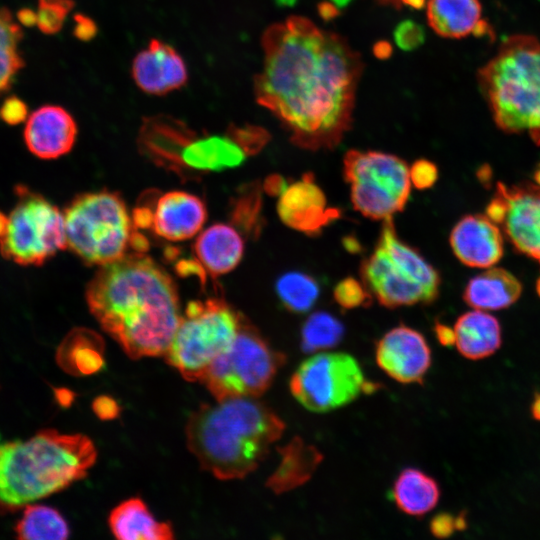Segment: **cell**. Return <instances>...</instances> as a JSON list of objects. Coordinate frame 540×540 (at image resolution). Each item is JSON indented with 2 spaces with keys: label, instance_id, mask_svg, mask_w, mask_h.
<instances>
[{
  "label": "cell",
  "instance_id": "cell-23",
  "mask_svg": "<svg viewBox=\"0 0 540 540\" xmlns=\"http://www.w3.org/2000/svg\"><path fill=\"white\" fill-rule=\"evenodd\" d=\"M278 451L280 462L266 482V486L276 494L308 482L323 460L322 453L300 437L293 438Z\"/></svg>",
  "mask_w": 540,
  "mask_h": 540
},
{
  "label": "cell",
  "instance_id": "cell-19",
  "mask_svg": "<svg viewBox=\"0 0 540 540\" xmlns=\"http://www.w3.org/2000/svg\"><path fill=\"white\" fill-rule=\"evenodd\" d=\"M449 242L454 255L468 267H492L504 254L503 234L486 214L463 216L452 228Z\"/></svg>",
  "mask_w": 540,
  "mask_h": 540
},
{
  "label": "cell",
  "instance_id": "cell-21",
  "mask_svg": "<svg viewBox=\"0 0 540 540\" xmlns=\"http://www.w3.org/2000/svg\"><path fill=\"white\" fill-rule=\"evenodd\" d=\"M427 20L431 29L444 38L474 35L494 39L495 36L482 16L479 0H428Z\"/></svg>",
  "mask_w": 540,
  "mask_h": 540
},
{
  "label": "cell",
  "instance_id": "cell-44",
  "mask_svg": "<svg viewBox=\"0 0 540 540\" xmlns=\"http://www.w3.org/2000/svg\"><path fill=\"white\" fill-rule=\"evenodd\" d=\"M435 333L442 345L450 346L454 343V331L452 328L442 323H437L435 325Z\"/></svg>",
  "mask_w": 540,
  "mask_h": 540
},
{
  "label": "cell",
  "instance_id": "cell-20",
  "mask_svg": "<svg viewBox=\"0 0 540 540\" xmlns=\"http://www.w3.org/2000/svg\"><path fill=\"white\" fill-rule=\"evenodd\" d=\"M73 116L58 105H44L32 112L24 128L29 151L41 159H56L73 148L77 138Z\"/></svg>",
  "mask_w": 540,
  "mask_h": 540
},
{
  "label": "cell",
  "instance_id": "cell-25",
  "mask_svg": "<svg viewBox=\"0 0 540 540\" xmlns=\"http://www.w3.org/2000/svg\"><path fill=\"white\" fill-rule=\"evenodd\" d=\"M453 331L457 350L471 360L486 358L501 346L500 323L484 310L475 309L460 315Z\"/></svg>",
  "mask_w": 540,
  "mask_h": 540
},
{
  "label": "cell",
  "instance_id": "cell-8",
  "mask_svg": "<svg viewBox=\"0 0 540 540\" xmlns=\"http://www.w3.org/2000/svg\"><path fill=\"white\" fill-rule=\"evenodd\" d=\"M364 285L387 308L429 304L439 295L438 271L397 235L392 218L383 220L374 251L361 264Z\"/></svg>",
  "mask_w": 540,
  "mask_h": 540
},
{
  "label": "cell",
  "instance_id": "cell-31",
  "mask_svg": "<svg viewBox=\"0 0 540 540\" xmlns=\"http://www.w3.org/2000/svg\"><path fill=\"white\" fill-rule=\"evenodd\" d=\"M276 292L286 309L295 313H304L316 303L320 288L312 276L291 271L278 278Z\"/></svg>",
  "mask_w": 540,
  "mask_h": 540
},
{
  "label": "cell",
  "instance_id": "cell-17",
  "mask_svg": "<svg viewBox=\"0 0 540 540\" xmlns=\"http://www.w3.org/2000/svg\"><path fill=\"white\" fill-rule=\"evenodd\" d=\"M149 210V229L155 235L173 242L193 238L207 219L204 201L192 193L174 190L157 198Z\"/></svg>",
  "mask_w": 540,
  "mask_h": 540
},
{
  "label": "cell",
  "instance_id": "cell-16",
  "mask_svg": "<svg viewBox=\"0 0 540 540\" xmlns=\"http://www.w3.org/2000/svg\"><path fill=\"white\" fill-rule=\"evenodd\" d=\"M277 212L282 222L309 236H316L341 213L329 207L326 196L311 173L287 186L279 196Z\"/></svg>",
  "mask_w": 540,
  "mask_h": 540
},
{
  "label": "cell",
  "instance_id": "cell-53",
  "mask_svg": "<svg viewBox=\"0 0 540 540\" xmlns=\"http://www.w3.org/2000/svg\"><path fill=\"white\" fill-rule=\"evenodd\" d=\"M534 177H535V180H536V184L540 185V165L538 166Z\"/></svg>",
  "mask_w": 540,
  "mask_h": 540
},
{
  "label": "cell",
  "instance_id": "cell-37",
  "mask_svg": "<svg viewBox=\"0 0 540 540\" xmlns=\"http://www.w3.org/2000/svg\"><path fill=\"white\" fill-rule=\"evenodd\" d=\"M393 36L401 50L412 51L424 43L425 31L419 23L407 19L397 24Z\"/></svg>",
  "mask_w": 540,
  "mask_h": 540
},
{
  "label": "cell",
  "instance_id": "cell-22",
  "mask_svg": "<svg viewBox=\"0 0 540 540\" xmlns=\"http://www.w3.org/2000/svg\"><path fill=\"white\" fill-rule=\"evenodd\" d=\"M193 252L204 275L217 277L238 266L244 254V241L231 225L216 223L198 234Z\"/></svg>",
  "mask_w": 540,
  "mask_h": 540
},
{
  "label": "cell",
  "instance_id": "cell-38",
  "mask_svg": "<svg viewBox=\"0 0 540 540\" xmlns=\"http://www.w3.org/2000/svg\"><path fill=\"white\" fill-rule=\"evenodd\" d=\"M409 172L412 184L421 190L432 187L438 179L436 164L426 159L415 161Z\"/></svg>",
  "mask_w": 540,
  "mask_h": 540
},
{
  "label": "cell",
  "instance_id": "cell-36",
  "mask_svg": "<svg viewBox=\"0 0 540 540\" xmlns=\"http://www.w3.org/2000/svg\"><path fill=\"white\" fill-rule=\"evenodd\" d=\"M228 130L246 151L248 156L259 153L270 139L268 131L257 125H229Z\"/></svg>",
  "mask_w": 540,
  "mask_h": 540
},
{
  "label": "cell",
  "instance_id": "cell-32",
  "mask_svg": "<svg viewBox=\"0 0 540 540\" xmlns=\"http://www.w3.org/2000/svg\"><path fill=\"white\" fill-rule=\"evenodd\" d=\"M344 327L333 315L318 311L310 315L301 329V348L307 353L335 347L342 339Z\"/></svg>",
  "mask_w": 540,
  "mask_h": 540
},
{
  "label": "cell",
  "instance_id": "cell-40",
  "mask_svg": "<svg viewBox=\"0 0 540 540\" xmlns=\"http://www.w3.org/2000/svg\"><path fill=\"white\" fill-rule=\"evenodd\" d=\"M466 526L464 516L454 517L447 513L436 515L430 523L432 534L438 538H446L455 530H462Z\"/></svg>",
  "mask_w": 540,
  "mask_h": 540
},
{
  "label": "cell",
  "instance_id": "cell-47",
  "mask_svg": "<svg viewBox=\"0 0 540 540\" xmlns=\"http://www.w3.org/2000/svg\"><path fill=\"white\" fill-rule=\"evenodd\" d=\"M392 52L391 44L384 40L376 42L373 46V53L380 60L388 59Z\"/></svg>",
  "mask_w": 540,
  "mask_h": 540
},
{
  "label": "cell",
  "instance_id": "cell-41",
  "mask_svg": "<svg viewBox=\"0 0 540 540\" xmlns=\"http://www.w3.org/2000/svg\"><path fill=\"white\" fill-rule=\"evenodd\" d=\"M92 410L101 420L116 419L121 413V408L117 401L107 395L96 397L92 402Z\"/></svg>",
  "mask_w": 540,
  "mask_h": 540
},
{
  "label": "cell",
  "instance_id": "cell-14",
  "mask_svg": "<svg viewBox=\"0 0 540 540\" xmlns=\"http://www.w3.org/2000/svg\"><path fill=\"white\" fill-rule=\"evenodd\" d=\"M486 215L501 227L516 251L540 264V185L498 182Z\"/></svg>",
  "mask_w": 540,
  "mask_h": 540
},
{
  "label": "cell",
  "instance_id": "cell-42",
  "mask_svg": "<svg viewBox=\"0 0 540 540\" xmlns=\"http://www.w3.org/2000/svg\"><path fill=\"white\" fill-rule=\"evenodd\" d=\"M98 32L96 23L88 16L77 13L74 16L73 34L81 41H90Z\"/></svg>",
  "mask_w": 540,
  "mask_h": 540
},
{
  "label": "cell",
  "instance_id": "cell-12",
  "mask_svg": "<svg viewBox=\"0 0 540 540\" xmlns=\"http://www.w3.org/2000/svg\"><path fill=\"white\" fill-rule=\"evenodd\" d=\"M343 174L355 210L373 220L403 211L410 194V172L404 160L379 151L349 150Z\"/></svg>",
  "mask_w": 540,
  "mask_h": 540
},
{
  "label": "cell",
  "instance_id": "cell-28",
  "mask_svg": "<svg viewBox=\"0 0 540 540\" xmlns=\"http://www.w3.org/2000/svg\"><path fill=\"white\" fill-rule=\"evenodd\" d=\"M61 363L77 375H91L104 366V342L94 331L79 328L70 332L63 342Z\"/></svg>",
  "mask_w": 540,
  "mask_h": 540
},
{
  "label": "cell",
  "instance_id": "cell-45",
  "mask_svg": "<svg viewBox=\"0 0 540 540\" xmlns=\"http://www.w3.org/2000/svg\"><path fill=\"white\" fill-rule=\"evenodd\" d=\"M17 20L26 27L37 25V12L30 8H22L17 13Z\"/></svg>",
  "mask_w": 540,
  "mask_h": 540
},
{
  "label": "cell",
  "instance_id": "cell-26",
  "mask_svg": "<svg viewBox=\"0 0 540 540\" xmlns=\"http://www.w3.org/2000/svg\"><path fill=\"white\" fill-rule=\"evenodd\" d=\"M522 293V284L512 273L499 267L476 275L467 283L463 299L479 310H500L514 304Z\"/></svg>",
  "mask_w": 540,
  "mask_h": 540
},
{
  "label": "cell",
  "instance_id": "cell-51",
  "mask_svg": "<svg viewBox=\"0 0 540 540\" xmlns=\"http://www.w3.org/2000/svg\"><path fill=\"white\" fill-rule=\"evenodd\" d=\"M381 3L392 5L396 8L401 6L400 0H379Z\"/></svg>",
  "mask_w": 540,
  "mask_h": 540
},
{
  "label": "cell",
  "instance_id": "cell-49",
  "mask_svg": "<svg viewBox=\"0 0 540 540\" xmlns=\"http://www.w3.org/2000/svg\"><path fill=\"white\" fill-rule=\"evenodd\" d=\"M425 2L426 0H400L401 5L414 9H421L425 5Z\"/></svg>",
  "mask_w": 540,
  "mask_h": 540
},
{
  "label": "cell",
  "instance_id": "cell-50",
  "mask_svg": "<svg viewBox=\"0 0 540 540\" xmlns=\"http://www.w3.org/2000/svg\"><path fill=\"white\" fill-rule=\"evenodd\" d=\"M7 216L0 211V236L2 235L5 225H6Z\"/></svg>",
  "mask_w": 540,
  "mask_h": 540
},
{
  "label": "cell",
  "instance_id": "cell-39",
  "mask_svg": "<svg viewBox=\"0 0 540 540\" xmlns=\"http://www.w3.org/2000/svg\"><path fill=\"white\" fill-rule=\"evenodd\" d=\"M28 117L26 103L17 96L7 97L0 106V119L9 125H17Z\"/></svg>",
  "mask_w": 540,
  "mask_h": 540
},
{
  "label": "cell",
  "instance_id": "cell-34",
  "mask_svg": "<svg viewBox=\"0 0 540 540\" xmlns=\"http://www.w3.org/2000/svg\"><path fill=\"white\" fill-rule=\"evenodd\" d=\"M74 4L73 0H38L37 26L41 32L47 35L59 32Z\"/></svg>",
  "mask_w": 540,
  "mask_h": 540
},
{
  "label": "cell",
  "instance_id": "cell-18",
  "mask_svg": "<svg viewBox=\"0 0 540 540\" xmlns=\"http://www.w3.org/2000/svg\"><path fill=\"white\" fill-rule=\"evenodd\" d=\"M132 77L143 92L161 96L185 86L188 71L175 48L159 39H151L134 57Z\"/></svg>",
  "mask_w": 540,
  "mask_h": 540
},
{
  "label": "cell",
  "instance_id": "cell-54",
  "mask_svg": "<svg viewBox=\"0 0 540 540\" xmlns=\"http://www.w3.org/2000/svg\"><path fill=\"white\" fill-rule=\"evenodd\" d=\"M536 290H537L538 295L540 296V277L538 278L537 283H536Z\"/></svg>",
  "mask_w": 540,
  "mask_h": 540
},
{
  "label": "cell",
  "instance_id": "cell-4",
  "mask_svg": "<svg viewBox=\"0 0 540 540\" xmlns=\"http://www.w3.org/2000/svg\"><path fill=\"white\" fill-rule=\"evenodd\" d=\"M97 450L83 434L39 431L0 446V511L15 512L87 475Z\"/></svg>",
  "mask_w": 540,
  "mask_h": 540
},
{
  "label": "cell",
  "instance_id": "cell-30",
  "mask_svg": "<svg viewBox=\"0 0 540 540\" xmlns=\"http://www.w3.org/2000/svg\"><path fill=\"white\" fill-rule=\"evenodd\" d=\"M23 31L11 12L0 7V94L8 91L24 66L20 51Z\"/></svg>",
  "mask_w": 540,
  "mask_h": 540
},
{
  "label": "cell",
  "instance_id": "cell-6",
  "mask_svg": "<svg viewBox=\"0 0 540 540\" xmlns=\"http://www.w3.org/2000/svg\"><path fill=\"white\" fill-rule=\"evenodd\" d=\"M138 147L156 165L187 179L236 168L248 157L228 129L224 134L198 132L167 115L143 120Z\"/></svg>",
  "mask_w": 540,
  "mask_h": 540
},
{
  "label": "cell",
  "instance_id": "cell-43",
  "mask_svg": "<svg viewBox=\"0 0 540 540\" xmlns=\"http://www.w3.org/2000/svg\"><path fill=\"white\" fill-rule=\"evenodd\" d=\"M289 184L284 177L273 174L264 182V190L271 196H280Z\"/></svg>",
  "mask_w": 540,
  "mask_h": 540
},
{
  "label": "cell",
  "instance_id": "cell-33",
  "mask_svg": "<svg viewBox=\"0 0 540 540\" xmlns=\"http://www.w3.org/2000/svg\"><path fill=\"white\" fill-rule=\"evenodd\" d=\"M234 220L246 234L257 236L261 228V193L251 186L240 195L234 209Z\"/></svg>",
  "mask_w": 540,
  "mask_h": 540
},
{
  "label": "cell",
  "instance_id": "cell-7",
  "mask_svg": "<svg viewBox=\"0 0 540 540\" xmlns=\"http://www.w3.org/2000/svg\"><path fill=\"white\" fill-rule=\"evenodd\" d=\"M67 248L89 265L103 266L148 244L122 197L108 190L77 195L63 211Z\"/></svg>",
  "mask_w": 540,
  "mask_h": 540
},
{
  "label": "cell",
  "instance_id": "cell-13",
  "mask_svg": "<svg viewBox=\"0 0 540 540\" xmlns=\"http://www.w3.org/2000/svg\"><path fill=\"white\" fill-rule=\"evenodd\" d=\"M289 388L294 398L313 412H327L372 391L357 360L342 352L315 354L293 373Z\"/></svg>",
  "mask_w": 540,
  "mask_h": 540
},
{
  "label": "cell",
  "instance_id": "cell-5",
  "mask_svg": "<svg viewBox=\"0 0 540 540\" xmlns=\"http://www.w3.org/2000/svg\"><path fill=\"white\" fill-rule=\"evenodd\" d=\"M477 80L498 128L525 133L540 145V39L506 37Z\"/></svg>",
  "mask_w": 540,
  "mask_h": 540
},
{
  "label": "cell",
  "instance_id": "cell-9",
  "mask_svg": "<svg viewBox=\"0 0 540 540\" xmlns=\"http://www.w3.org/2000/svg\"><path fill=\"white\" fill-rule=\"evenodd\" d=\"M244 317L221 298L190 301L164 354L187 381H200L233 342Z\"/></svg>",
  "mask_w": 540,
  "mask_h": 540
},
{
  "label": "cell",
  "instance_id": "cell-24",
  "mask_svg": "<svg viewBox=\"0 0 540 540\" xmlns=\"http://www.w3.org/2000/svg\"><path fill=\"white\" fill-rule=\"evenodd\" d=\"M108 524L112 534L121 540L174 538L171 524L158 521L139 497H132L117 505L109 514Z\"/></svg>",
  "mask_w": 540,
  "mask_h": 540
},
{
  "label": "cell",
  "instance_id": "cell-2",
  "mask_svg": "<svg viewBox=\"0 0 540 540\" xmlns=\"http://www.w3.org/2000/svg\"><path fill=\"white\" fill-rule=\"evenodd\" d=\"M85 297L101 328L132 359L164 356L182 315L174 280L144 253L100 266Z\"/></svg>",
  "mask_w": 540,
  "mask_h": 540
},
{
  "label": "cell",
  "instance_id": "cell-46",
  "mask_svg": "<svg viewBox=\"0 0 540 540\" xmlns=\"http://www.w3.org/2000/svg\"><path fill=\"white\" fill-rule=\"evenodd\" d=\"M319 15L324 20H331L339 14L338 7L333 2H322L318 5Z\"/></svg>",
  "mask_w": 540,
  "mask_h": 540
},
{
  "label": "cell",
  "instance_id": "cell-1",
  "mask_svg": "<svg viewBox=\"0 0 540 540\" xmlns=\"http://www.w3.org/2000/svg\"><path fill=\"white\" fill-rule=\"evenodd\" d=\"M263 68L254 77L256 101L308 150L337 146L352 124L363 64L342 36L291 16L263 33Z\"/></svg>",
  "mask_w": 540,
  "mask_h": 540
},
{
  "label": "cell",
  "instance_id": "cell-15",
  "mask_svg": "<svg viewBox=\"0 0 540 540\" xmlns=\"http://www.w3.org/2000/svg\"><path fill=\"white\" fill-rule=\"evenodd\" d=\"M375 359L382 371L403 383H421L431 366V350L417 330L399 325L376 344Z\"/></svg>",
  "mask_w": 540,
  "mask_h": 540
},
{
  "label": "cell",
  "instance_id": "cell-11",
  "mask_svg": "<svg viewBox=\"0 0 540 540\" xmlns=\"http://www.w3.org/2000/svg\"><path fill=\"white\" fill-rule=\"evenodd\" d=\"M17 202L0 236V252L22 266H40L67 248L64 214L42 195L19 185Z\"/></svg>",
  "mask_w": 540,
  "mask_h": 540
},
{
  "label": "cell",
  "instance_id": "cell-35",
  "mask_svg": "<svg viewBox=\"0 0 540 540\" xmlns=\"http://www.w3.org/2000/svg\"><path fill=\"white\" fill-rule=\"evenodd\" d=\"M335 301L343 309H354L368 306L371 303V295L364 283H360L353 277L341 280L334 288Z\"/></svg>",
  "mask_w": 540,
  "mask_h": 540
},
{
  "label": "cell",
  "instance_id": "cell-3",
  "mask_svg": "<svg viewBox=\"0 0 540 540\" xmlns=\"http://www.w3.org/2000/svg\"><path fill=\"white\" fill-rule=\"evenodd\" d=\"M285 429L282 419L254 397L202 404L186 426L187 446L202 469L220 480L254 471Z\"/></svg>",
  "mask_w": 540,
  "mask_h": 540
},
{
  "label": "cell",
  "instance_id": "cell-52",
  "mask_svg": "<svg viewBox=\"0 0 540 540\" xmlns=\"http://www.w3.org/2000/svg\"><path fill=\"white\" fill-rule=\"evenodd\" d=\"M296 0H275L276 4L281 6H291Z\"/></svg>",
  "mask_w": 540,
  "mask_h": 540
},
{
  "label": "cell",
  "instance_id": "cell-27",
  "mask_svg": "<svg viewBox=\"0 0 540 540\" xmlns=\"http://www.w3.org/2000/svg\"><path fill=\"white\" fill-rule=\"evenodd\" d=\"M392 495L399 510L409 516L422 517L435 508L440 488L434 478L415 468H407L397 476Z\"/></svg>",
  "mask_w": 540,
  "mask_h": 540
},
{
  "label": "cell",
  "instance_id": "cell-29",
  "mask_svg": "<svg viewBox=\"0 0 540 540\" xmlns=\"http://www.w3.org/2000/svg\"><path fill=\"white\" fill-rule=\"evenodd\" d=\"M21 540H64L70 530L66 520L56 509L29 504L14 528Z\"/></svg>",
  "mask_w": 540,
  "mask_h": 540
},
{
  "label": "cell",
  "instance_id": "cell-48",
  "mask_svg": "<svg viewBox=\"0 0 540 540\" xmlns=\"http://www.w3.org/2000/svg\"><path fill=\"white\" fill-rule=\"evenodd\" d=\"M531 413L535 420L540 421V392L534 395L531 405Z\"/></svg>",
  "mask_w": 540,
  "mask_h": 540
},
{
  "label": "cell",
  "instance_id": "cell-10",
  "mask_svg": "<svg viewBox=\"0 0 540 540\" xmlns=\"http://www.w3.org/2000/svg\"><path fill=\"white\" fill-rule=\"evenodd\" d=\"M285 362L260 332L244 317L230 346L210 365L201 382L216 401L257 397L273 382Z\"/></svg>",
  "mask_w": 540,
  "mask_h": 540
}]
</instances>
